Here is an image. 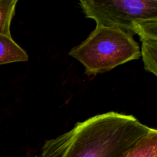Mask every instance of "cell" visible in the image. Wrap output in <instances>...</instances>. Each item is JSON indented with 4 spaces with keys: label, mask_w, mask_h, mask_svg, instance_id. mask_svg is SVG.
Segmentation results:
<instances>
[{
    "label": "cell",
    "mask_w": 157,
    "mask_h": 157,
    "mask_svg": "<svg viewBox=\"0 0 157 157\" xmlns=\"http://www.w3.org/2000/svg\"><path fill=\"white\" fill-rule=\"evenodd\" d=\"M151 128L133 115L114 111L95 115L45 141L41 157H122Z\"/></svg>",
    "instance_id": "1"
},
{
    "label": "cell",
    "mask_w": 157,
    "mask_h": 157,
    "mask_svg": "<svg viewBox=\"0 0 157 157\" xmlns=\"http://www.w3.org/2000/svg\"><path fill=\"white\" fill-rule=\"evenodd\" d=\"M69 55L84 65L85 74L94 76L141 58V49L131 33L117 27L96 26Z\"/></svg>",
    "instance_id": "2"
},
{
    "label": "cell",
    "mask_w": 157,
    "mask_h": 157,
    "mask_svg": "<svg viewBox=\"0 0 157 157\" xmlns=\"http://www.w3.org/2000/svg\"><path fill=\"white\" fill-rule=\"evenodd\" d=\"M79 4L96 26L117 27L132 35L134 23L157 19V0H81Z\"/></svg>",
    "instance_id": "3"
},
{
    "label": "cell",
    "mask_w": 157,
    "mask_h": 157,
    "mask_svg": "<svg viewBox=\"0 0 157 157\" xmlns=\"http://www.w3.org/2000/svg\"><path fill=\"white\" fill-rule=\"evenodd\" d=\"M29 60V55L13 39L0 34V65Z\"/></svg>",
    "instance_id": "4"
},
{
    "label": "cell",
    "mask_w": 157,
    "mask_h": 157,
    "mask_svg": "<svg viewBox=\"0 0 157 157\" xmlns=\"http://www.w3.org/2000/svg\"><path fill=\"white\" fill-rule=\"evenodd\" d=\"M122 157H157V129L151 128Z\"/></svg>",
    "instance_id": "5"
},
{
    "label": "cell",
    "mask_w": 157,
    "mask_h": 157,
    "mask_svg": "<svg viewBox=\"0 0 157 157\" xmlns=\"http://www.w3.org/2000/svg\"><path fill=\"white\" fill-rule=\"evenodd\" d=\"M141 58L144 69L157 78V41L153 40H141Z\"/></svg>",
    "instance_id": "6"
},
{
    "label": "cell",
    "mask_w": 157,
    "mask_h": 157,
    "mask_svg": "<svg viewBox=\"0 0 157 157\" xmlns=\"http://www.w3.org/2000/svg\"><path fill=\"white\" fill-rule=\"evenodd\" d=\"M18 0H0V34L12 37L11 24Z\"/></svg>",
    "instance_id": "7"
},
{
    "label": "cell",
    "mask_w": 157,
    "mask_h": 157,
    "mask_svg": "<svg viewBox=\"0 0 157 157\" xmlns=\"http://www.w3.org/2000/svg\"><path fill=\"white\" fill-rule=\"evenodd\" d=\"M132 32L139 35L140 40L148 39L157 41V19L134 23Z\"/></svg>",
    "instance_id": "8"
}]
</instances>
